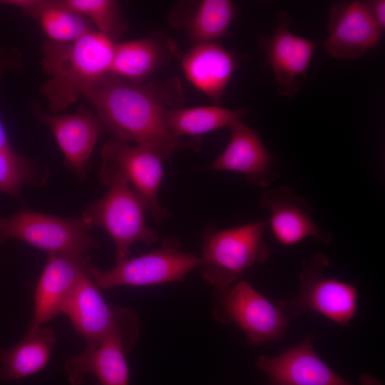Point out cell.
I'll use <instances>...</instances> for the list:
<instances>
[{
    "label": "cell",
    "instance_id": "cell-1",
    "mask_svg": "<svg viewBox=\"0 0 385 385\" xmlns=\"http://www.w3.org/2000/svg\"><path fill=\"white\" fill-rule=\"evenodd\" d=\"M85 97L115 138L135 142L163 160L175 149L189 145L174 137L165 122L167 106L178 108L183 101L176 79L166 83H134L108 73Z\"/></svg>",
    "mask_w": 385,
    "mask_h": 385
},
{
    "label": "cell",
    "instance_id": "cell-2",
    "mask_svg": "<svg viewBox=\"0 0 385 385\" xmlns=\"http://www.w3.org/2000/svg\"><path fill=\"white\" fill-rule=\"evenodd\" d=\"M115 43L94 30L74 41L43 44L42 68L49 77L41 92L51 113L65 110L110 73Z\"/></svg>",
    "mask_w": 385,
    "mask_h": 385
},
{
    "label": "cell",
    "instance_id": "cell-3",
    "mask_svg": "<svg viewBox=\"0 0 385 385\" xmlns=\"http://www.w3.org/2000/svg\"><path fill=\"white\" fill-rule=\"evenodd\" d=\"M99 177L108 191L89 205L81 216L93 228L101 227L108 232L115 245L116 262L129 257L130 247L135 242H156L158 232L145 220L148 205L126 175L113 164L103 162Z\"/></svg>",
    "mask_w": 385,
    "mask_h": 385
},
{
    "label": "cell",
    "instance_id": "cell-4",
    "mask_svg": "<svg viewBox=\"0 0 385 385\" xmlns=\"http://www.w3.org/2000/svg\"><path fill=\"white\" fill-rule=\"evenodd\" d=\"M265 220L255 221L222 230H210L202 243L199 270L215 289L230 287L251 267L265 262L270 249L263 240Z\"/></svg>",
    "mask_w": 385,
    "mask_h": 385
},
{
    "label": "cell",
    "instance_id": "cell-5",
    "mask_svg": "<svg viewBox=\"0 0 385 385\" xmlns=\"http://www.w3.org/2000/svg\"><path fill=\"white\" fill-rule=\"evenodd\" d=\"M329 264L327 256L322 252L303 261L298 292L293 298L276 304L288 321L308 312L318 313L341 326L350 324L356 311L357 289L326 276L324 270Z\"/></svg>",
    "mask_w": 385,
    "mask_h": 385
},
{
    "label": "cell",
    "instance_id": "cell-6",
    "mask_svg": "<svg viewBox=\"0 0 385 385\" xmlns=\"http://www.w3.org/2000/svg\"><path fill=\"white\" fill-rule=\"evenodd\" d=\"M82 217H61L29 209L0 214V244L18 240L49 253L87 254L100 243Z\"/></svg>",
    "mask_w": 385,
    "mask_h": 385
},
{
    "label": "cell",
    "instance_id": "cell-7",
    "mask_svg": "<svg viewBox=\"0 0 385 385\" xmlns=\"http://www.w3.org/2000/svg\"><path fill=\"white\" fill-rule=\"evenodd\" d=\"M60 314L67 316L86 343L118 334L135 344L140 337L138 314L133 309L108 304L88 273L66 298Z\"/></svg>",
    "mask_w": 385,
    "mask_h": 385
},
{
    "label": "cell",
    "instance_id": "cell-8",
    "mask_svg": "<svg viewBox=\"0 0 385 385\" xmlns=\"http://www.w3.org/2000/svg\"><path fill=\"white\" fill-rule=\"evenodd\" d=\"M215 319L235 324L254 346L282 339L290 322L263 294L242 279L234 284L215 289Z\"/></svg>",
    "mask_w": 385,
    "mask_h": 385
},
{
    "label": "cell",
    "instance_id": "cell-9",
    "mask_svg": "<svg viewBox=\"0 0 385 385\" xmlns=\"http://www.w3.org/2000/svg\"><path fill=\"white\" fill-rule=\"evenodd\" d=\"M179 247L176 240L167 239L159 250L117 261L107 271H101L91 264L88 274L101 289L182 281L187 274L199 267L200 257Z\"/></svg>",
    "mask_w": 385,
    "mask_h": 385
},
{
    "label": "cell",
    "instance_id": "cell-10",
    "mask_svg": "<svg viewBox=\"0 0 385 385\" xmlns=\"http://www.w3.org/2000/svg\"><path fill=\"white\" fill-rule=\"evenodd\" d=\"M255 365L269 385H382L379 378L368 374H361L358 384L338 374L317 355L310 334L277 356H259Z\"/></svg>",
    "mask_w": 385,
    "mask_h": 385
},
{
    "label": "cell",
    "instance_id": "cell-11",
    "mask_svg": "<svg viewBox=\"0 0 385 385\" xmlns=\"http://www.w3.org/2000/svg\"><path fill=\"white\" fill-rule=\"evenodd\" d=\"M290 17L284 11L277 14L272 36H262L259 44L272 68L278 93L287 98L295 96L305 78L317 42L292 34L288 29Z\"/></svg>",
    "mask_w": 385,
    "mask_h": 385
},
{
    "label": "cell",
    "instance_id": "cell-12",
    "mask_svg": "<svg viewBox=\"0 0 385 385\" xmlns=\"http://www.w3.org/2000/svg\"><path fill=\"white\" fill-rule=\"evenodd\" d=\"M382 31L365 1L338 2L329 13L324 48L334 58L354 60L377 46Z\"/></svg>",
    "mask_w": 385,
    "mask_h": 385
},
{
    "label": "cell",
    "instance_id": "cell-13",
    "mask_svg": "<svg viewBox=\"0 0 385 385\" xmlns=\"http://www.w3.org/2000/svg\"><path fill=\"white\" fill-rule=\"evenodd\" d=\"M101 155L103 162L113 164L126 175L157 224L169 215L158 198L164 171L163 160L158 154L145 147H132L128 142L112 138L103 145Z\"/></svg>",
    "mask_w": 385,
    "mask_h": 385
},
{
    "label": "cell",
    "instance_id": "cell-14",
    "mask_svg": "<svg viewBox=\"0 0 385 385\" xmlns=\"http://www.w3.org/2000/svg\"><path fill=\"white\" fill-rule=\"evenodd\" d=\"M260 204L270 211L267 227L281 245H295L309 237L322 244L332 240V234L316 223L313 208L291 188L282 185L269 189L261 197Z\"/></svg>",
    "mask_w": 385,
    "mask_h": 385
},
{
    "label": "cell",
    "instance_id": "cell-15",
    "mask_svg": "<svg viewBox=\"0 0 385 385\" xmlns=\"http://www.w3.org/2000/svg\"><path fill=\"white\" fill-rule=\"evenodd\" d=\"M135 346L118 334L86 343L80 354L70 356L64 364L69 383L80 385L91 374L100 385H128L130 369L126 356Z\"/></svg>",
    "mask_w": 385,
    "mask_h": 385
},
{
    "label": "cell",
    "instance_id": "cell-16",
    "mask_svg": "<svg viewBox=\"0 0 385 385\" xmlns=\"http://www.w3.org/2000/svg\"><path fill=\"white\" fill-rule=\"evenodd\" d=\"M90 265L89 253H49L36 287L30 324L45 325L60 314L63 302L87 274Z\"/></svg>",
    "mask_w": 385,
    "mask_h": 385
},
{
    "label": "cell",
    "instance_id": "cell-17",
    "mask_svg": "<svg viewBox=\"0 0 385 385\" xmlns=\"http://www.w3.org/2000/svg\"><path fill=\"white\" fill-rule=\"evenodd\" d=\"M228 128L230 142L207 169L242 173L257 187H266L274 182L279 176L274 158L257 132L240 120Z\"/></svg>",
    "mask_w": 385,
    "mask_h": 385
},
{
    "label": "cell",
    "instance_id": "cell-18",
    "mask_svg": "<svg viewBox=\"0 0 385 385\" xmlns=\"http://www.w3.org/2000/svg\"><path fill=\"white\" fill-rule=\"evenodd\" d=\"M36 117L51 129L67 163L83 180L86 165L105 129L98 117L83 107L68 114L37 111Z\"/></svg>",
    "mask_w": 385,
    "mask_h": 385
},
{
    "label": "cell",
    "instance_id": "cell-19",
    "mask_svg": "<svg viewBox=\"0 0 385 385\" xmlns=\"http://www.w3.org/2000/svg\"><path fill=\"white\" fill-rule=\"evenodd\" d=\"M190 83L217 103L237 67L235 53L215 42L195 45L181 61Z\"/></svg>",
    "mask_w": 385,
    "mask_h": 385
},
{
    "label": "cell",
    "instance_id": "cell-20",
    "mask_svg": "<svg viewBox=\"0 0 385 385\" xmlns=\"http://www.w3.org/2000/svg\"><path fill=\"white\" fill-rule=\"evenodd\" d=\"M178 54L170 38L151 34L140 39L115 43L110 73L134 83H142Z\"/></svg>",
    "mask_w": 385,
    "mask_h": 385
},
{
    "label": "cell",
    "instance_id": "cell-21",
    "mask_svg": "<svg viewBox=\"0 0 385 385\" xmlns=\"http://www.w3.org/2000/svg\"><path fill=\"white\" fill-rule=\"evenodd\" d=\"M55 330L30 324L23 338L0 350V381H19L43 370L48 364L56 342Z\"/></svg>",
    "mask_w": 385,
    "mask_h": 385
},
{
    "label": "cell",
    "instance_id": "cell-22",
    "mask_svg": "<svg viewBox=\"0 0 385 385\" xmlns=\"http://www.w3.org/2000/svg\"><path fill=\"white\" fill-rule=\"evenodd\" d=\"M237 9L229 0H202L180 4L171 14L175 27L185 30L194 46L212 43L227 35Z\"/></svg>",
    "mask_w": 385,
    "mask_h": 385
},
{
    "label": "cell",
    "instance_id": "cell-23",
    "mask_svg": "<svg viewBox=\"0 0 385 385\" xmlns=\"http://www.w3.org/2000/svg\"><path fill=\"white\" fill-rule=\"evenodd\" d=\"M0 4L21 9L38 19L49 41H76L96 30L86 17L63 7L58 0H3Z\"/></svg>",
    "mask_w": 385,
    "mask_h": 385
},
{
    "label": "cell",
    "instance_id": "cell-24",
    "mask_svg": "<svg viewBox=\"0 0 385 385\" xmlns=\"http://www.w3.org/2000/svg\"><path fill=\"white\" fill-rule=\"evenodd\" d=\"M246 108L230 110L215 106L188 108H167L165 122L169 132L175 138L199 136L224 127L244 117Z\"/></svg>",
    "mask_w": 385,
    "mask_h": 385
},
{
    "label": "cell",
    "instance_id": "cell-25",
    "mask_svg": "<svg viewBox=\"0 0 385 385\" xmlns=\"http://www.w3.org/2000/svg\"><path fill=\"white\" fill-rule=\"evenodd\" d=\"M48 177L47 168L24 157L15 150H0V192L19 198L23 186L43 185Z\"/></svg>",
    "mask_w": 385,
    "mask_h": 385
},
{
    "label": "cell",
    "instance_id": "cell-26",
    "mask_svg": "<svg viewBox=\"0 0 385 385\" xmlns=\"http://www.w3.org/2000/svg\"><path fill=\"white\" fill-rule=\"evenodd\" d=\"M64 8L89 19L98 32L114 42L126 31L120 4L113 0H58Z\"/></svg>",
    "mask_w": 385,
    "mask_h": 385
},
{
    "label": "cell",
    "instance_id": "cell-27",
    "mask_svg": "<svg viewBox=\"0 0 385 385\" xmlns=\"http://www.w3.org/2000/svg\"><path fill=\"white\" fill-rule=\"evenodd\" d=\"M22 66L21 56L14 48H0V83L8 71L19 70ZM14 148L11 145L4 125L0 120V150L12 151Z\"/></svg>",
    "mask_w": 385,
    "mask_h": 385
},
{
    "label": "cell",
    "instance_id": "cell-28",
    "mask_svg": "<svg viewBox=\"0 0 385 385\" xmlns=\"http://www.w3.org/2000/svg\"><path fill=\"white\" fill-rule=\"evenodd\" d=\"M371 14L384 30L385 27V1L384 0H376L365 1Z\"/></svg>",
    "mask_w": 385,
    "mask_h": 385
},
{
    "label": "cell",
    "instance_id": "cell-29",
    "mask_svg": "<svg viewBox=\"0 0 385 385\" xmlns=\"http://www.w3.org/2000/svg\"><path fill=\"white\" fill-rule=\"evenodd\" d=\"M95 385H100V384H98V383L97 382V383H96V384H95Z\"/></svg>",
    "mask_w": 385,
    "mask_h": 385
}]
</instances>
